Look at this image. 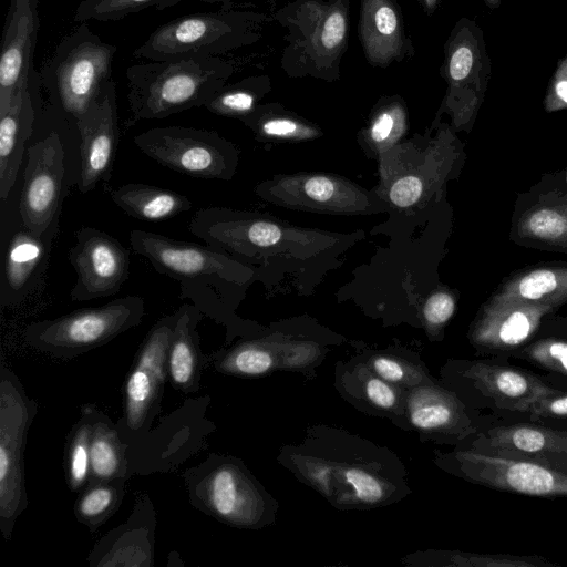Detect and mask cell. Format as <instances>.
<instances>
[{
	"instance_id": "cell-1",
	"label": "cell",
	"mask_w": 567,
	"mask_h": 567,
	"mask_svg": "<svg viewBox=\"0 0 567 567\" xmlns=\"http://www.w3.org/2000/svg\"><path fill=\"white\" fill-rule=\"evenodd\" d=\"M278 462L342 511L384 507L411 494L394 452L337 426L307 427L300 442L280 449Z\"/></svg>"
},
{
	"instance_id": "cell-2",
	"label": "cell",
	"mask_w": 567,
	"mask_h": 567,
	"mask_svg": "<svg viewBox=\"0 0 567 567\" xmlns=\"http://www.w3.org/2000/svg\"><path fill=\"white\" fill-rule=\"evenodd\" d=\"M130 244L155 271L177 280L179 298L192 300L203 315H219L228 306L231 288L249 277L240 262L208 245L141 229L131 230Z\"/></svg>"
},
{
	"instance_id": "cell-3",
	"label": "cell",
	"mask_w": 567,
	"mask_h": 567,
	"mask_svg": "<svg viewBox=\"0 0 567 567\" xmlns=\"http://www.w3.org/2000/svg\"><path fill=\"white\" fill-rule=\"evenodd\" d=\"M231 74L217 56L145 61L126 69L131 122L159 120L205 106Z\"/></svg>"
},
{
	"instance_id": "cell-4",
	"label": "cell",
	"mask_w": 567,
	"mask_h": 567,
	"mask_svg": "<svg viewBox=\"0 0 567 567\" xmlns=\"http://www.w3.org/2000/svg\"><path fill=\"white\" fill-rule=\"evenodd\" d=\"M185 482L190 503L224 524L260 529L276 520L278 502L239 458L209 454Z\"/></svg>"
},
{
	"instance_id": "cell-5",
	"label": "cell",
	"mask_w": 567,
	"mask_h": 567,
	"mask_svg": "<svg viewBox=\"0 0 567 567\" xmlns=\"http://www.w3.org/2000/svg\"><path fill=\"white\" fill-rule=\"evenodd\" d=\"M117 47L104 42L86 22L64 37L39 72L52 104L75 122L112 80Z\"/></svg>"
},
{
	"instance_id": "cell-6",
	"label": "cell",
	"mask_w": 567,
	"mask_h": 567,
	"mask_svg": "<svg viewBox=\"0 0 567 567\" xmlns=\"http://www.w3.org/2000/svg\"><path fill=\"white\" fill-rule=\"evenodd\" d=\"M144 315V299L125 296L100 307L31 322L25 327L23 338L33 349L55 358L71 359L138 326Z\"/></svg>"
},
{
	"instance_id": "cell-7",
	"label": "cell",
	"mask_w": 567,
	"mask_h": 567,
	"mask_svg": "<svg viewBox=\"0 0 567 567\" xmlns=\"http://www.w3.org/2000/svg\"><path fill=\"white\" fill-rule=\"evenodd\" d=\"M37 413L14 373L1 365L0 379V529L10 539L17 518L28 506L24 447Z\"/></svg>"
},
{
	"instance_id": "cell-8",
	"label": "cell",
	"mask_w": 567,
	"mask_h": 567,
	"mask_svg": "<svg viewBox=\"0 0 567 567\" xmlns=\"http://www.w3.org/2000/svg\"><path fill=\"white\" fill-rule=\"evenodd\" d=\"M249 25L245 14L227 10L182 16L157 27L133 56L145 61L217 56L246 43Z\"/></svg>"
},
{
	"instance_id": "cell-9",
	"label": "cell",
	"mask_w": 567,
	"mask_h": 567,
	"mask_svg": "<svg viewBox=\"0 0 567 567\" xmlns=\"http://www.w3.org/2000/svg\"><path fill=\"white\" fill-rule=\"evenodd\" d=\"M434 463L445 472L493 489L538 497H567V473L526 460L509 458L464 445L435 451Z\"/></svg>"
},
{
	"instance_id": "cell-10",
	"label": "cell",
	"mask_w": 567,
	"mask_h": 567,
	"mask_svg": "<svg viewBox=\"0 0 567 567\" xmlns=\"http://www.w3.org/2000/svg\"><path fill=\"white\" fill-rule=\"evenodd\" d=\"M133 142L159 165L192 177L228 179L236 166L235 146L214 131L161 126L135 135Z\"/></svg>"
},
{
	"instance_id": "cell-11",
	"label": "cell",
	"mask_w": 567,
	"mask_h": 567,
	"mask_svg": "<svg viewBox=\"0 0 567 567\" xmlns=\"http://www.w3.org/2000/svg\"><path fill=\"white\" fill-rule=\"evenodd\" d=\"M178 317L175 311L161 318L145 337L124 388L123 416L117 425L123 441L146 434L158 413L168 378L167 355Z\"/></svg>"
},
{
	"instance_id": "cell-12",
	"label": "cell",
	"mask_w": 567,
	"mask_h": 567,
	"mask_svg": "<svg viewBox=\"0 0 567 567\" xmlns=\"http://www.w3.org/2000/svg\"><path fill=\"white\" fill-rule=\"evenodd\" d=\"M441 375L462 400L480 394L497 409L519 413H526L534 401L555 390L526 370L489 360H450Z\"/></svg>"
},
{
	"instance_id": "cell-13",
	"label": "cell",
	"mask_w": 567,
	"mask_h": 567,
	"mask_svg": "<svg viewBox=\"0 0 567 567\" xmlns=\"http://www.w3.org/2000/svg\"><path fill=\"white\" fill-rule=\"evenodd\" d=\"M64 176V145L51 131L28 148L19 203L22 227L42 235L60 216Z\"/></svg>"
},
{
	"instance_id": "cell-14",
	"label": "cell",
	"mask_w": 567,
	"mask_h": 567,
	"mask_svg": "<svg viewBox=\"0 0 567 567\" xmlns=\"http://www.w3.org/2000/svg\"><path fill=\"white\" fill-rule=\"evenodd\" d=\"M69 260L76 274L70 292L73 301L113 296L128 278V249L116 238L94 227L85 226L75 233Z\"/></svg>"
},
{
	"instance_id": "cell-15",
	"label": "cell",
	"mask_w": 567,
	"mask_h": 567,
	"mask_svg": "<svg viewBox=\"0 0 567 567\" xmlns=\"http://www.w3.org/2000/svg\"><path fill=\"white\" fill-rule=\"evenodd\" d=\"M400 429L416 432L422 441L456 445L478 432L470 408L439 381L405 390Z\"/></svg>"
},
{
	"instance_id": "cell-16",
	"label": "cell",
	"mask_w": 567,
	"mask_h": 567,
	"mask_svg": "<svg viewBox=\"0 0 567 567\" xmlns=\"http://www.w3.org/2000/svg\"><path fill=\"white\" fill-rule=\"evenodd\" d=\"M80 134V174L82 194L110 179L120 142L116 84L107 81L99 96L74 122Z\"/></svg>"
},
{
	"instance_id": "cell-17",
	"label": "cell",
	"mask_w": 567,
	"mask_h": 567,
	"mask_svg": "<svg viewBox=\"0 0 567 567\" xmlns=\"http://www.w3.org/2000/svg\"><path fill=\"white\" fill-rule=\"evenodd\" d=\"M460 444L493 455L532 461L567 473L565 431L534 423H514L478 431Z\"/></svg>"
},
{
	"instance_id": "cell-18",
	"label": "cell",
	"mask_w": 567,
	"mask_h": 567,
	"mask_svg": "<svg viewBox=\"0 0 567 567\" xmlns=\"http://www.w3.org/2000/svg\"><path fill=\"white\" fill-rule=\"evenodd\" d=\"M39 27L38 0H10L0 51V114L33 69Z\"/></svg>"
},
{
	"instance_id": "cell-19",
	"label": "cell",
	"mask_w": 567,
	"mask_h": 567,
	"mask_svg": "<svg viewBox=\"0 0 567 567\" xmlns=\"http://www.w3.org/2000/svg\"><path fill=\"white\" fill-rule=\"evenodd\" d=\"M556 308L547 303L487 302L474 321L470 340L483 353L514 352L533 338L542 319Z\"/></svg>"
},
{
	"instance_id": "cell-20",
	"label": "cell",
	"mask_w": 567,
	"mask_h": 567,
	"mask_svg": "<svg viewBox=\"0 0 567 567\" xmlns=\"http://www.w3.org/2000/svg\"><path fill=\"white\" fill-rule=\"evenodd\" d=\"M445 75L452 90L472 111L487 89L492 63L482 29L475 21L462 19L447 43Z\"/></svg>"
},
{
	"instance_id": "cell-21",
	"label": "cell",
	"mask_w": 567,
	"mask_h": 567,
	"mask_svg": "<svg viewBox=\"0 0 567 567\" xmlns=\"http://www.w3.org/2000/svg\"><path fill=\"white\" fill-rule=\"evenodd\" d=\"M59 219L42 234L37 235L23 227L10 239L1 276V305L9 307L29 296L40 281L49 260Z\"/></svg>"
},
{
	"instance_id": "cell-22",
	"label": "cell",
	"mask_w": 567,
	"mask_h": 567,
	"mask_svg": "<svg viewBox=\"0 0 567 567\" xmlns=\"http://www.w3.org/2000/svg\"><path fill=\"white\" fill-rule=\"evenodd\" d=\"M333 386L357 410L400 427L405 390L381 379L358 355L337 362Z\"/></svg>"
},
{
	"instance_id": "cell-23",
	"label": "cell",
	"mask_w": 567,
	"mask_h": 567,
	"mask_svg": "<svg viewBox=\"0 0 567 567\" xmlns=\"http://www.w3.org/2000/svg\"><path fill=\"white\" fill-rule=\"evenodd\" d=\"M41 85L32 69L29 79L19 85L8 110L0 114V198L6 200L16 183L37 116L35 97Z\"/></svg>"
},
{
	"instance_id": "cell-24",
	"label": "cell",
	"mask_w": 567,
	"mask_h": 567,
	"mask_svg": "<svg viewBox=\"0 0 567 567\" xmlns=\"http://www.w3.org/2000/svg\"><path fill=\"white\" fill-rule=\"evenodd\" d=\"M177 312L178 317L168 349L167 372L176 390L189 393L198 390L204 364L196 329L203 312L189 303L181 306Z\"/></svg>"
},
{
	"instance_id": "cell-25",
	"label": "cell",
	"mask_w": 567,
	"mask_h": 567,
	"mask_svg": "<svg viewBox=\"0 0 567 567\" xmlns=\"http://www.w3.org/2000/svg\"><path fill=\"white\" fill-rule=\"evenodd\" d=\"M567 301V266L534 268L515 275L505 281L488 302L553 305L560 307Z\"/></svg>"
},
{
	"instance_id": "cell-26",
	"label": "cell",
	"mask_w": 567,
	"mask_h": 567,
	"mask_svg": "<svg viewBox=\"0 0 567 567\" xmlns=\"http://www.w3.org/2000/svg\"><path fill=\"white\" fill-rule=\"evenodd\" d=\"M112 202L133 218L162 221L192 208L190 199L171 189L142 183L106 188Z\"/></svg>"
},
{
	"instance_id": "cell-27",
	"label": "cell",
	"mask_w": 567,
	"mask_h": 567,
	"mask_svg": "<svg viewBox=\"0 0 567 567\" xmlns=\"http://www.w3.org/2000/svg\"><path fill=\"white\" fill-rule=\"evenodd\" d=\"M360 27L371 62L386 64L400 53L402 27L390 0H363Z\"/></svg>"
},
{
	"instance_id": "cell-28",
	"label": "cell",
	"mask_w": 567,
	"mask_h": 567,
	"mask_svg": "<svg viewBox=\"0 0 567 567\" xmlns=\"http://www.w3.org/2000/svg\"><path fill=\"white\" fill-rule=\"evenodd\" d=\"M212 364L219 373L254 378L284 370V362L271 341L252 339L214 353Z\"/></svg>"
},
{
	"instance_id": "cell-29",
	"label": "cell",
	"mask_w": 567,
	"mask_h": 567,
	"mask_svg": "<svg viewBox=\"0 0 567 567\" xmlns=\"http://www.w3.org/2000/svg\"><path fill=\"white\" fill-rule=\"evenodd\" d=\"M126 445L117 425L97 411L91 437V481L126 480Z\"/></svg>"
},
{
	"instance_id": "cell-30",
	"label": "cell",
	"mask_w": 567,
	"mask_h": 567,
	"mask_svg": "<svg viewBox=\"0 0 567 567\" xmlns=\"http://www.w3.org/2000/svg\"><path fill=\"white\" fill-rule=\"evenodd\" d=\"M358 357L381 379L404 390L437 381L422 359L406 349L365 351Z\"/></svg>"
},
{
	"instance_id": "cell-31",
	"label": "cell",
	"mask_w": 567,
	"mask_h": 567,
	"mask_svg": "<svg viewBox=\"0 0 567 567\" xmlns=\"http://www.w3.org/2000/svg\"><path fill=\"white\" fill-rule=\"evenodd\" d=\"M408 566H454V567H547L556 564L540 556L478 554L458 550L415 551L402 560Z\"/></svg>"
},
{
	"instance_id": "cell-32",
	"label": "cell",
	"mask_w": 567,
	"mask_h": 567,
	"mask_svg": "<svg viewBox=\"0 0 567 567\" xmlns=\"http://www.w3.org/2000/svg\"><path fill=\"white\" fill-rule=\"evenodd\" d=\"M125 481H91L80 492L74 505L78 522L91 532L102 526L118 509L124 497Z\"/></svg>"
},
{
	"instance_id": "cell-33",
	"label": "cell",
	"mask_w": 567,
	"mask_h": 567,
	"mask_svg": "<svg viewBox=\"0 0 567 567\" xmlns=\"http://www.w3.org/2000/svg\"><path fill=\"white\" fill-rule=\"evenodd\" d=\"M97 410L82 408L81 419L70 432L65 447V474L70 489L81 492L91 481V437Z\"/></svg>"
},
{
	"instance_id": "cell-34",
	"label": "cell",
	"mask_w": 567,
	"mask_h": 567,
	"mask_svg": "<svg viewBox=\"0 0 567 567\" xmlns=\"http://www.w3.org/2000/svg\"><path fill=\"white\" fill-rule=\"evenodd\" d=\"M518 235L534 241L567 245V197L538 204L525 212L517 224Z\"/></svg>"
},
{
	"instance_id": "cell-35",
	"label": "cell",
	"mask_w": 567,
	"mask_h": 567,
	"mask_svg": "<svg viewBox=\"0 0 567 567\" xmlns=\"http://www.w3.org/2000/svg\"><path fill=\"white\" fill-rule=\"evenodd\" d=\"M182 0H81L75 9L73 21H116L150 8L165 10L178 4Z\"/></svg>"
},
{
	"instance_id": "cell-36",
	"label": "cell",
	"mask_w": 567,
	"mask_h": 567,
	"mask_svg": "<svg viewBox=\"0 0 567 567\" xmlns=\"http://www.w3.org/2000/svg\"><path fill=\"white\" fill-rule=\"evenodd\" d=\"M256 92L254 86L244 81L241 83L223 86L205 104L206 110L223 116H246L255 106Z\"/></svg>"
},
{
	"instance_id": "cell-37",
	"label": "cell",
	"mask_w": 567,
	"mask_h": 567,
	"mask_svg": "<svg viewBox=\"0 0 567 567\" xmlns=\"http://www.w3.org/2000/svg\"><path fill=\"white\" fill-rule=\"evenodd\" d=\"M520 358L548 371L567 377V341L544 338L518 351Z\"/></svg>"
},
{
	"instance_id": "cell-38",
	"label": "cell",
	"mask_w": 567,
	"mask_h": 567,
	"mask_svg": "<svg viewBox=\"0 0 567 567\" xmlns=\"http://www.w3.org/2000/svg\"><path fill=\"white\" fill-rule=\"evenodd\" d=\"M302 194L320 206H339L341 184L331 177L313 175L301 181Z\"/></svg>"
},
{
	"instance_id": "cell-39",
	"label": "cell",
	"mask_w": 567,
	"mask_h": 567,
	"mask_svg": "<svg viewBox=\"0 0 567 567\" xmlns=\"http://www.w3.org/2000/svg\"><path fill=\"white\" fill-rule=\"evenodd\" d=\"M544 109L548 113L567 109V53L556 64L544 97Z\"/></svg>"
},
{
	"instance_id": "cell-40",
	"label": "cell",
	"mask_w": 567,
	"mask_h": 567,
	"mask_svg": "<svg viewBox=\"0 0 567 567\" xmlns=\"http://www.w3.org/2000/svg\"><path fill=\"white\" fill-rule=\"evenodd\" d=\"M455 310V300L447 292H436L425 302L423 317L427 328L437 330L442 328L453 316Z\"/></svg>"
},
{
	"instance_id": "cell-41",
	"label": "cell",
	"mask_w": 567,
	"mask_h": 567,
	"mask_svg": "<svg viewBox=\"0 0 567 567\" xmlns=\"http://www.w3.org/2000/svg\"><path fill=\"white\" fill-rule=\"evenodd\" d=\"M532 419H567V393L558 390L538 398L526 412Z\"/></svg>"
},
{
	"instance_id": "cell-42",
	"label": "cell",
	"mask_w": 567,
	"mask_h": 567,
	"mask_svg": "<svg viewBox=\"0 0 567 567\" xmlns=\"http://www.w3.org/2000/svg\"><path fill=\"white\" fill-rule=\"evenodd\" d=\"M422 194V182L417 176L408 175L398 179L390 189L391 202L406 208L415 204Z\"/></svg>"
},
{
	"instance_id": "cell-43",
	"label": "cell",
	"mask_w": 567,
	"mask_h": 567,
	"mask_svg": "<svg viewBox=\"0 0 567 567\" xmlns=\"http://www.w3.org/2000/svg\"><path fill=\"white\" fill-rule=\"evenodd\" d=\"M347 32V19L341 11H333L329 13L323 23L320 37V45L327 51L339 48Z\"/></svg>"
},
{
	"instance_id": "cell-44",
	"label": "cell",
	"mask_w": 567,
	"mask_h": 567,
	"mask_svg": "<svg viewBox=\"0 0 567 567\" xmlns=\"http://www.w3.org/2000/svg\"><path fill=\"white\" fill-rule=\"evenodd\" d=\"M402 114L395 109L381 112L372 123L370 134L374 142L384 143L392 138L402 122Z\"/></svg>"
},
{
	"instance_id": "cell-45",
	"label": "cell",
	"mask_w": 567,
	"mask_h": 567,
	"mask_svg": "<svg viewBox=\"0 0 567 567\" xmlns=\"http://www.w3.org/2000/svg\"><path fill=\"white\" fill-rule=\"evenodd\" d=\"M258 131L270 137L305 136L308 130L289 118H268L257 123Z\"/></svg>"
},
{
	"instance_id": "cell-46",
	"label": "cell",
	"mask_w": 567,
	"mask_h": 567,
	"mask_svg": "<svg viewBox=\"0 0 567 567\" xmlns=\"http://www.w3.org/2000/svg\"><path fill=\"white\" fill-rule=\"evenodd\" d=\"M483 1L492 10L498 9L503 2V0H483Z\"/></svg>"
},
{
	"instance_id": "cell-47",
	"label": "cell",
	"mask_w": 567,
	"mask_h": 567,
	"mask_svg": "<svg viewBox=\"0 0 567 567\" xmlns=\"http://www.w3.org/2000/svg\"><path fill=\"white\" fill-rule=\"evenodd\" d=\"M424 2H425L426 8L432 10L436 6L437 0H424Z\"/></svg>"
}]
</instances>
